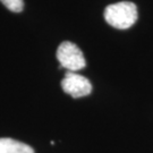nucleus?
Masks as SVG:
<instances>
[{"label":"nucleus","instance_id":"obj_1","mask_svg":"<svg viewBox=\"0 0 153 153\" xmlns=\"http://www.w3.org/2000/svg\"><path fill=\"white\" fill-rule=\"evenodd\" d=\"M137 7L131 1H121L109 5L104 10V19L112 27L126 30L137 21Z\"/></svg>","mask_w":153,"mask_h":153},{"label":"nucleus","instance_id":"obj_5","mask_svg":"<svg viewBox=\"0 0 153 153\" xmlns=\"http://www.w3.org/2000/svg\"><path fill=\"white\" fill-rule=\"evenodd\" d=\"M4 5L9 9V10L14 11V13H19L23 10V0H0Z\"/></svg>","mask_w":153,"mask_h":153},{"label":"nucleus","instance_id":"obj_4","mask_svg":"<svg viewBox=\"0 0 153 153\" xmlns=\"http://www.w3.org/2000/svg\"><path fill=\"white\" fill-rule=\"evenodd\" d=\"M0 153H34L33 149L11 138H0Z\"/></svg>","mask_w":153,"mask_h":153},{"label":"nucleus","instance_id":"obj_3","mask_svg":"<svg viewBox=\"0 0 153 153\" xmlns=\"http://www.w3.org/2000/svg\"><path fill=\"white\" fill-rule=\"evenodd\" d=\"M64 92L73 98H83L92 92V85L86 77L77 74L75 71H67L61 82Z\"/></svg>","mask_w":153,"mask_h":153},{"label":"nucleus","instance_id":"obj_2","mask_svg":"<svg viewBox=\"0 0 153 153\" xmlns=\"http://www.w3.org/2000/svg\"><path fill=\"white\" fill-rule=\"evenodd\" d=\"M57 59L60 62V67L68 71H75L83 69L86 62L83 52L75 43L65 41L59 45L57 50Z\"/></svg>","mask_w":153,"mask_h":153}]
</instances>
